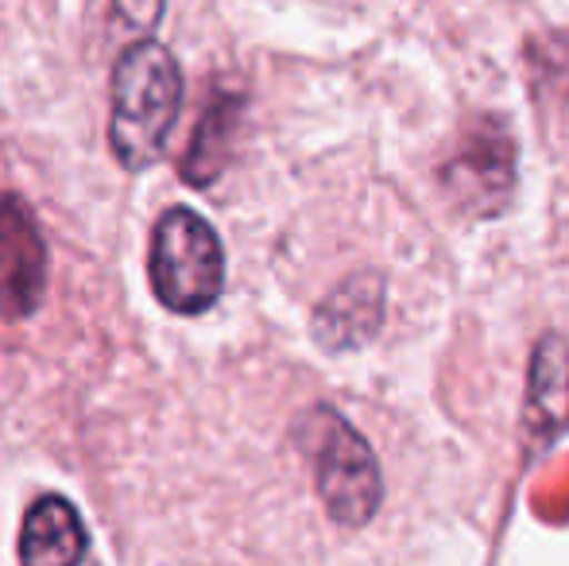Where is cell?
I'll use <instances>...</instances> for the list:
<instances>
[{
	"mask_svg": "<svg viewBox=\"0 0 569 566\" xmlns=\"http://www.w3.org/2000/svg\"><path fill=\"white\" fill-rule=\"evenodd\" d=\"M295 443L307 450L315 466V489L330 520L341 528H365L383 500L380 461L365 435L341 411L318 404L302 411V419L295 424Z\"/></svg>",
	"mask_w": 569,
	"mask_h": 566,
	"instance_id": "obj_2",
	"label": "cell"
},
{
	"mask_svg": "<svg viewBox=\"0 0 569 566\" xmlns=\"http://www.w3.org/2000/svg\"><path fill=\"white\" fill-rule=\"evenodd\" d=\"M47 241L20 195H0V322H23L47 291Z\"/></svg>",
	"mask_w": 569,
	"mask_h": 566,
	"instance_id": "obj_4",
	"label": "cell"
},
{
	"mask_svg": "<svg viewBox=\"0 0 569 566\" xmlns=\"http://www.w3.org/2000/svg\"><path fill=\"white\" fill-rule=\"evenodd\" d=\"M151 291L171 315H206L226 287V249L210 221L190 206H171L151 229Z\"/></svg>",
	"mask_w": 569,
	"mask_h": 566,
	"instance_id": "obj_3",
	"label": "cell"
},
{
	"mask_svg": "<svg viewBox=\"0 0 569 566\" xmlns=\"http://www.w3.org/2000/svg\"><path fill=\"white\" fill-rule=\"evenodd\" d=\"M167 0H113L117 20L124 23L128 31H151L159 20H163Z\"/></svg>",
	"mask_w": 569,
	"mask_h": 566,
	"instance_id": "obj_10",
	"label": "cell"
},
{
	"mask_svg": "<svg viewBox=\"0 0 569 566\" xmlns=\"http://www.w3.org/2000/svg\"><path fill=\"white\" fill-rule=\"evenodd\" d=\"M569 424V346L558 334L535 346L531 388H527V427L535 438H555Z\"/></svg>",
	"mask_w": 569,
	"mask_h": 566,
	"instance_id": "obj_8",
	"label": "cell"
},
{
	"mask_svg": "<svg viewBox=\"0 0 569 566\" xmlns=\"http://www.w3.org/2000/svg\"><path fill=\"white\" fill-rule=\"evenodd\" d=\"M383 322V280L376 272H352L318 302L315 338L330 354L360 349L380 334Z\"/></svg>",
	"mask_w": 569,
	"mask_h": 566,
	"instance_id": "obj_6",
	"label": "cell"
},
{
	"mask_svg": "<svg viewBox=\"0 0 569 566\" xmlns=\"http://www.w3.org/2000/svg\"><path fill=\"white\" fill-rule=\"evenodd\" d=\"M182 109V70L156 39H140L117 59L109 148L124 171H148L167 148Z\"/></svg>",
	"mask_w": 569,
	"mask_h": 566,
	"instance_id": "obj_1",
	"label": "cell"
},
{
	"mask_svg": "<svg viewBox=\"0 0 569 566\" xmlns=\"http://www.w3.org/2000/svg\"><path fill=\"white\" fill-rule=\"evenodd\" d=\"M90 536L78 508L59 493L31 500L20 524V566H82Z\"/></svg>",
	"mask_w": 569,
	"mask_h": 566,
	"instance_id": "obj_7",
	"label": "cell"
},
{
	"mask_svg": "<svg viewBox=\"0 0 569 566\" xmlns=\"http://www.w3.org/2000/svg\"><path fill=\"white\" fill-rule=\"evenodd\" d=\"M240 113H244V93L218 90L210 98V106L202 109V121H198L194 137L187 143V156H182V182L190 187H210L221 171H226V159L237 137Z\"/></svg>",
	"mask_w": 569,
	"mask_h": 566,
	"instance_id": "obj_9",
	"label": "cell"
},
{
	"mask_svg": "<svg viewBox=\"0 0 569 566\" xmlns=\"http://www.w3.org/2000/svg\"><path fill=\"white\" fill-rule=\"evenodd\" d=\"M446 187L472 214H496L516 182V143L496 117H480L442 171Z\"/></svg>",
	"mask_w": 569,
	"mask_h": 566,
	"instance_id": "obj_5",
	"label": "cell"
}]
</instances>
